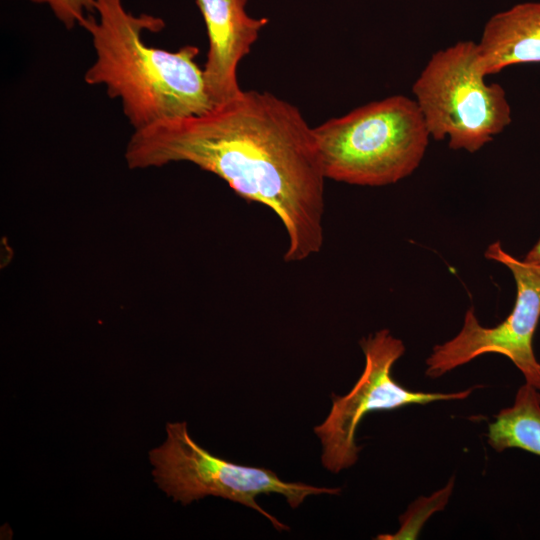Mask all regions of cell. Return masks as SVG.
<instances>
[{"mask_svg":"<svg viewBox=\"0 0 540 540\" xmlns=\"http://www.w3.org/2000/svg\"><path fill=\"white\" fill-rule=\"evenodd\" d=\"M125 159L131 169L192 163L270 208L287 233L286 262L322 248L326 177L313 128L271 93L242 90L200 115L134 130Z\"/></svg>","mask_w":540,"mask_h":540,"instance_id":"cell-1","label":"cell"},{"mask_svg":"<svg viewBox=\"0 0 540 540\" xmlns=\"http://www.w3.org/2000/svg\"><path fill=\"white\" fill-rule=\"evenodd\" d=\"M91 36L95 60L84 74L119 99L134 130L162 120L200 115L212 109L196 46L178 51L150 47L143 32L165 26L156 16L134 15L122 0H95V13L80 25Z\"/></svg>","mask_w":540,"mask_h":540,"instance_id":"cell-2","label":"cell"},{"mask_svg":"<svg viewBox=\"0 0 540 540\" xmlns=\"http://www.w3.org/2000/svg\"><path fill=\"white\" fill-rule=\"evenodd\" d=\"M326 179L379 187L410 176L430 134L414 101L393 95L313 128Z\"/></svg>","mask_w":540,"mask_h":540,"instance_id":"cell-3","label":"cell"},{"mask_svg":"<svg viewBox=\"0 0 540 540\" xmlns=\"http://www.w3.org/2000/svg\"><path fill=\"white\" fill-rule=\"evenodd\" d=\"M485 78L474 41H458L431 55L412 86L431 138L474 153L511 124L504 88Z\"/></svg>","mask_w":540,"mask_h":540,"instance_id":"cell-4","label":"cell"},{"mask_svg":"<svg viewBox=\"0 0 540 540\" xmlns=\"http://www.w3.org/2000/svg\"><path fill=\"white\" fill-rule=\"evenodd\" d=\"M166 439L149 451L157 486L175 502L188 505L207 496L221 497L256 510L278 531L288 526L266 512L256 501L260 494L284 496L292 508L310 495H339L340 488L287 482L272 470L222 459L201 447L189 434L186 422L166 424Z\"/></svg>","mask_w":540,"mask_h":540,"instance_id":"cell-5","label":"cell"},{"mask_svg":"<svg viewBox=\"0 0 540 540\" xmlns=\"http://www.w3.org/2000/svg\"><path fill=\"white\" fill-rule=\"evenodd\" d=\"M365 366L353 388L344 396L331 395L326 419L314 427L322 444V464L332 473L353 466L360 452L356 431L370 412L391 411L404 406L436 401L463 400L478 386L459 392H421L403 387L392 375L395 362L404 354L403 342L388 329L361 339Z\"/></svg>","mask_w":540,"mask_h":540,"instance_id":"cell-6","label":"cell"},{"mask_svg":"<svg viewBox=\"0 0 540 540\" xmlns=\"http://www.w3.org/2000/svg\"><path fill=\"white\" fill-rule=\"evenodd\" d=\"M485 257L505 265L516 283L511 313L494 327H483L473 308L467 310L460 332L434 346L426 360V375L438 378L488 353L506 356L521 371L526 383L540 391V362L533 349V337L540 320V267L506 252L499 241L490 244Z\"/></svg>","mask_w":540,"mask_h":540,"instance_id":"cell-7","label":"cell"},{"mask_svg":"<svg viewBox=\"0 0 540 540\" xmlns=\"http://www.w3.org/2000/svg\"><path fill=\"white\" fill-rule=\"evenodd\" d=\"M209 39L203 69L207 92L218 105L239 95L237 67L250 51L267 19L250 17L247 0H196Z\"/></svg>","mask_w":540,"mask_h":540,"instance_id":"cell-8","label":"cell"},{"mask_svg":"<svg viewBox=\"0 0 540 540\" xmlns=\"http://www.w3.org/2000/svg\"><path fill=\"white\" fill-rule=\"evenodd\" d=\"M477 46L485 76L513 65L540 63V2L518 3L494 14Z\"/></svg>","mask_w":540,"mask_h":540,"instance_id":"cell-9","label":"cell"},{"mask_svg":"<svg viewBox=\"0 0 540 540\" xmlns=\"http://www.w3.org/2000/svg\"><path fill=\"white\" fill-rule=\"evenodd\" d=\"M488 444L498 452L518 448L540 456V391L525 383L511 407L488 425Z\"/></svg>","mask_w":540,"mask_h":540,"instance_id":"cell-10","label":"cell"},{"mask_svg":"<svg viewBox=\"0 0 540 540\" xmlns=\"http://www.w3.org/2000/svg\"><path fill=\"white\" fill-rule=\"evenodd\" d=\"M47 5L55 17L67 28L81 25L84 19L95 13V0H29Z\"/></svg>","mask_w":540,"mask_h":540,"instance_id":"cell-11","label":"cell"},{"mask_svg":"<svg viewBox=\"0 0 540 540\" xmlns=\"http://www.w3.org/2000/svg\"><path fill=\"white\" fill-rule=\"evenodd\" d=\"M523 260L540 267V238L535 243V245L528 251Z\"/></svg>","mask_w":540,"mask_h":540,"instance_id":"cell-12","label":"cell"}]
</instances>
